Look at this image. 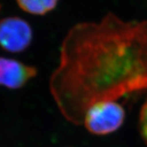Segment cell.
Listing matches in <instances>:
<instances>
[{
	"label": "cell",
	"instance_id": "cell-1",
	"mask_svg": "<svg viewBox=\"0 0 147 147\" xmlns=\"http://www.w3.org/2000/svg\"><path fill=\"white\" fill-rule=\"evenodd\" d=\"M49 85L62 115L76 125L96 103L146 90L147 21L109 13L99 22L74 26Z\"/></svg>",
	"mask_w": 147,
	"mask_h": 147
},
{
	"label": "cell",
	"instance_id": "cell-4",
	"mask_svg": "<svg viewBox=\"0 0 147 147\" xmlns=\"http://www.w3.org/2000/svg\"><path fill=\"white\" fill-rule=\"evenodd\" d=\"M38 74L35 67L13 59L0 57V86L8 89H19Z\"/></svg>",
	"mask_w": 147,
	"mask_h": 147
},
{
	"label": "cell",
	"instance_id": "cell-3",
	"mask_svg": "<svg viewBox=\"0 0 147 147\" xmlns=\"http://www.w3.org/2000/svg\"><path fill=\"white\" fill-rule=\"evenodd\" d=\"M29 23L20 18H8L0 21V47L11 53L23 52L32 40Z\"/></svg>",
	"mask_w": 147,
	"mask_h": 147
},
{
	"label": "cell",
	"instance_id": "cell-5",
	"mask_svg": "<svg viewBox=\"0 0 147 147\" xmlns=\"http://www.w3.org/2000/svg\"><path fill=\"white\" fill-rule=\"evenodd\" d=\"M18 5L26 12L44 15L56 8L59 0H17Z\"/></svg>",
	"mask_w": 147,
	"mask_h": 147
},
{
	"label": "cell",
	"instance_id": "cell-2",
	"mask_svg": "<svg viewBox=\"0 0 147 147\" xmlns=\"http://www.w3.org/2000/svg\"><path fill=\"white\" fill-rule=\"evenodd\" d=\"M125 111L116 101L98 102L86 113L83 124L90 133L106 135L116 131L122 125Z\"/></svg>",
	"mask_w": 147,
	"mask_h": 147
},
{
	"label": "cell",
	"instance_id": "cell-6",
	"mask_svg": "<svg viewBox=\"0 0 147 147\" xmlns=\"http://www.w3.org/2000/svg\"><path fill=\"white\" fill-rule=\"evenodd\" d=\"M139 130L143 140L147 143V100L142 107L140 113Z\"/></svg>",
	"mask_w": 147,
	"mask_h": 147
}]
</instances>
